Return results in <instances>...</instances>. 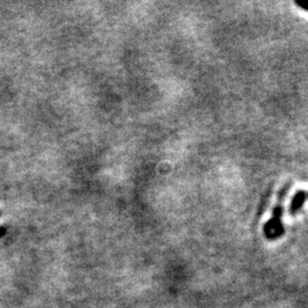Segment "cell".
<instances>
[{
  "mask_svg": "<svg viewBox=\"0 0 308 308\" xmlns=\"http://www.w3.org/2000/svg\"><path fill=\"white\" fill-rule=\"evenodd\" d=\"M289 189L290 184H287L281 190V192L279 193V199H277V205L275 206L274 210H273L272 218L264 226V234H265L267 240L270 241L277 240V238H280L284 234L282 216H283V201L285 195L289 192Z\"/></svg>",
  "mask_w": 308,
  "mask_h": 308,
  "instance_id": "obj_1",
  "label": "cell"
},
{
  "mask_svg": "<svg viewBox=\"0 0 308 308\" xmlns=\"http://www.w3.org/2000/svg\"><path fill=\"white\" fill-rule=\"evenodd\" d=\"M307 194L305 191H298V192L294 194V197L292 199L291 203H290V214L291 215H296L297 212L301 209V207L303 206V203L306 201Z\"/></svg>",
  "mask_w": 308,
  "mask_h": 308,
  "instance_id": "obj_2",
  "label": "cell"
},
{
  "mask_svg": "<svg viewBox=\"0 0 308 308\" xmlns=\"http://www.w3.org/2000/svg\"><path fill=\"white\" fill-rule=\"evenodd\" d=\"M296 5L301 8V10L308 12V0H301V2H296Z\"/></svg>",
  "mask_w": 308,
  "mask_h": 308,
  "instance_id": "obj_3",
  "label": "cell"
},
{
  "mask_svg": "<svg viewBox=\"0 0 308 308\" xmlns=\"http://www.w3.org/2000/svg\"><path fill=\"white\" fill-rule=\"evenodd\" d=\"M307 197H308V194H307Z\"/></svg>",
  "mask_w": 308,
  "mask_h": 308,
  "instance_id": "obj_4",
  "label": "cell"
}]
</instances>
